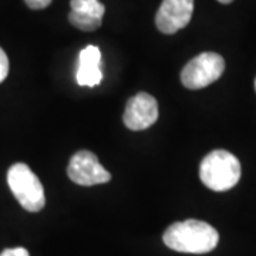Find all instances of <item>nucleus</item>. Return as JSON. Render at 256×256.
<instances>
[{
  "mask_svg": "<svg viewBox=\"0 0 256 256\" xmlns=\"http://www.w3.org/2000/svg\"><path fill=\"white\" fill-rule=\"evenodd\" d=\"M67 175L74 184L82 186L106 184L111 180L110 172L102 168L96 154H92V151L76 152L68 162Z\"/></svg>",
  "mask_w": 256,
  "mask_h": 256,
  "instance_id": "5",
  "label": "nucleus"
},
{
  "mask_svg": "<svg viewBox=\"0 0 256 256\" xmlns=\"http://www.w3.org/2000/svg\"><path fill=\"white\" fill-rule=\"evenodd\" d=\"M122 120L126 127L132 131L146 130L158 120V102L152 96L138 92L128 100Z\"/></svg>",
  "mask_w": 256,
  "mask_h": 256,
  "instance_id": "7",
  "label": "nucleus"
},
{
  "mask_svg": "<svg viewBox=\"0 0 256 256\" xmlns=\"http://www.w3.org/2000/svg\"><path fill=\"white\" fill-rule=\"evenodd\" d=\"M101 53L100 48L96 46H87L82 48L78 56V67L76 78L80 86L94 87L102 80V73L100 70Z\"/></svg>",
  "mask_w": 256,
  "mask_h": 256,
  "instance_id": "9",
  "label": "nucleus"
},
{
  "mask_svg": "<svg viewBox=\"0 0 256 256\" xmlns=\"http://www.w3.org/2000/svg\"><path fill=\"white\" fill-rule=\"evenodd\" d=\"M0 256H30L28 252L24 248H10V249H4Z\"/></svg>",
  "mask_w": 256,
  "mask_h": 256,
  "instance_id": "12",
  "label": "nucleus"
},
{
  "mask_svg": "<svg viewBox=\"0 0 256 256\" xmlns=\"http://www.w3.org/2000/svg\"><path fill=\"white\" fill-rule=\"evenodd\" d=\"M8 184L18 204L28 212H38L46 205L44 190L28 165L13 164L8 172Z\"/></svg>",
  "mask_w": 256,
  "mask_h": 256,
  "instance_id": "3",
  "label": "nucleus"
},
{
  "mask_svg": "<svg viewBox=\"0 0 256 256\" xmlns=\"http://www.w3.org/2000/svg\"><path fill=\"white\" fill-rule=\"evenodd\" d=\"M255 90H256V80H255Z\"/></svg>",
  "mask_w": 256,
  "mask_h": 256,
  "instance_id": "14",
  "label": "nucleus"
},
{
  "mask_svg": "<svg viewBox=\"0 0 256 256\" xmlns=\"http://www.w3.org/2000/svg\"><path fill=\"white\" fill-rule=\"evenodd\" d=\"M68 20L74 28L82 32H94L102 23L106 8L98 0H72Z\"/></svg>",
  "mask_w": 256,
  "mask_h": 256,
  "instance_id": "8",
  "label": "nucleus"
},
{
  "mask_svg": "<svg viewBox=\"0 0 256 256\" xmlns=\"http://www.w3.org/2000/svg\"><path fill=\"white\" fill-rule=\"evenodd\" d=\"M24 3L28 4L30 9L42 10L46 9L47 6L52 3V0H24Z\"/></svg>",
  "mask_w": 256,
  "mask_h": 256,
  "instance_id": "11",
  "label": "nucleus"
},
{
  "mask_svg": "<svg viewBox=\"0 0 256 256\" xmlns=\"http://www.w3.org/2000/svg\"><path fill=\"white\" fill-rule=\"evenodd\" d=\"M225 70V60L218 53L206 52L194 57L181 72V82L190 90H200L220 78Z\"/></svg>",
  "mask_w": 256,
  "mask_h": 256,
  "instance_id": "4",
  "label": "nucleus"
},
{
  "mask_svg": "<svg viewBox=\"0 0 256 256\" xmlns=\"http://www.w3.org/2000/svg\"><path fill=\"white\" fill-rule=\"evenodd\" d=\"M220 3H224V4H229V3H232L234 0H218Z\"/></svg>",
  "mask_w": 256,
  "mask_h": 256,
  "instance_id": "13",
  "label": "nucleus"
},
{
  "mask_svg": "<svg viewBox=\"0 0 256 256\" xmlns=\"http://www.w3.org/2000/svg\"><path fill=\"white\" fill-rule=\"evenodd\" d=\"M162 240L166 246L182 254H208L218 242V230L204 220H188L175 222L164 232Z\"/></svg>",
  "mask_w": 256,
  "mask_h": 256,
  "instance_id": "1",
  "label": "nucleus"
},
{
  "mask_svg": "<svg viewBox=\"0 0 256 256\" xmlns=\"http://www.w3.org/2000/svg\"><path fill=\"white\" fill-rule=\"evenodd\" d=\"M200 178L212 191H228L240 180V162L228 151L215 150L202 160Z\"/></svg>",
  "mask_w": 256,
  "mask_h": 256,
  "instance_id": "2",
  "label": "nucleus"
},
{
  "mask_svg": "<svg viewBox=\"0 0 256 256\" xmlns=\"http://www.w3.org/2000/svg\"><path fill=\"white\" fill-rule=\"evenodd\" d=\"M194 0H162L156 12V24L165 34H174L191 22Z\"/></svg>",
  "mask_w": 256,
  "mask_h": 256,
  "instance_id": "6",
  "label": "nucleus"
},
{
  "mask_svg": "<svg viewBox=\"0 0 256 256\" xmlns=\"http://www.w3.org/2000/svg\"><path fill=\"white\" fill-rule=\"evenodd\" d=\"M9 74V58L4 50L0 47V82H4Z\"/></svg>",
  "mask_w": 256,
  "mask_h": 256,
  "instance_id": "10",
  "label": "nucleus"
}]
</instances>
